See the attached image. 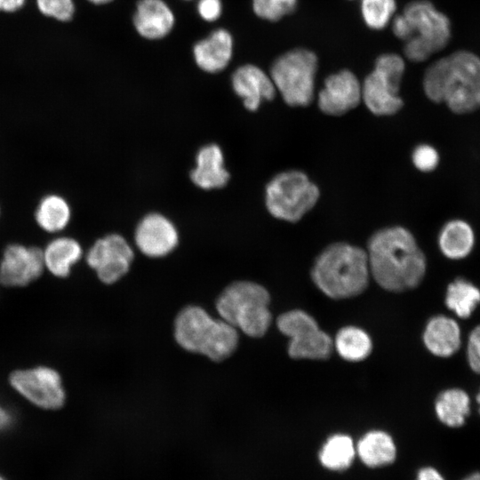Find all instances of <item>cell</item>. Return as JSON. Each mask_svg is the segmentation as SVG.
<instances>
[{
  "label": "cell",
  "mask_w": 480,
  "mask_h": 480,
  "mask_svg": "<svg viewBox=\"0 0 480 480\" xmlns=\"http://www.w3.org/2000/svg\"><path fill=\"white\" fill-rule=\"evenodd\" d=\"M366 252L370 274L388 291L412 289L425 276L426 257L405 228L379 229L370 237Z\"/></svg>",
  "instance_id": "6da1fadb"
},
{
  "label": "cell",
  "mask_w": 480,
  "mask_h": 480,
  "mask_svg": "<svg viewBox=\"0 0 480 480\" xmlns=\"http://www.w3.org/2000/svg\"><path fill=\"white\" fill-rule=\"evenodd\" d=\"M422 85L430 100L453 113L473 112L480 108V57L466 50L444 56L428 67Z\"/></svg>",
  "instance_id": "7a4b0ae2"
},
{
  "label": "cell",
  "mask_w": 480,
  "mask_h": 480,
  "mask_svg": "<svg viewBox=\"0 0 480 480\" xmlns=\"http://www.w3.org/2000/svg\"><path fill=\"white\" fill-rule=\"evenodd\" d=\"M392 31L404 41V53L413 62L425 61L443 50L452 36L449 18L428 0L407 4L393 19Z\"/></svg>",
  "instance_id": "3957f363"
},
{
  "label": "cell",
  "mask_w": 480,
  "mask_h": 480,
  "mask_svg": "<svg viewBox=\"0 0 480 480\" xmlns=\"http://www.w3.org/2000/svg\"><path fill=\"white\" fill-rule=\"evenodd\" d=\"M312 279L327 296L344 299L361 293L368 284L370 268L364 249L348 243H335L316 258Z\"/></svg>",
  "instance_id": "277c9868"
},
{
  "label": "cell",
  "mask_w": 480,
  "mask_h": 480,
  "mask_svg": "<svg viewBox=\"0 0 480 480\" xmlns=\"http://www.w3.org/2000/svg\"><path fill=\"white\" fill-rule=\"evenodd\" d=\"M174 338L185 350L214 362L229 357L238 345V331L223 319L213 318L199 306H187L174 321Z\"/></svg>",
  "instance_id": "5b68a950"
},
{
  "label": "cell",
  "mask_w": 480,
  "mask_h": 480,
  "mask_svg": "<svg viewBox=\"0 0 480 480\" xmlns=\"http://www.w3.org/2000/svg\"><path fill=\"white\" fill-rule=\"evenodd\" d=\"M269 300L268 291L260 284L236 281L220 292L215 308L220 317L237 331L258 338L266 333L271 322Z\"/></svg>",
  "instance_id": "8992f818"
},
{
  "label": "cell",
  "mask_w": 480,
  "mask_h": 480,
  "mask_svg": "<svg viewBox=\"0 0 480 480\" xmlns=\"http://www.w3.org/2000/svg\"><path fill=\"white\" fill-rule=\"evenodd\" d=\"M317 56L305 48L290 50L272 63L269 76L291 107H307L314 99Z\"/></svg>",
  "instance_id": "52a82bcc"
},
{
  "label": "cell",
  "mask_w": 480,
  "mask_h": 480,
  "mask_svg": "<svg viewBox=\"0 0 480 480\" xmlns=\"http://www.w3.org/2000/svg\"><path fill=\"white\" fill-rule=\"evenodd\" d=\"M318 187L299 170L282 172L265 188V204L276 219L297 222L317 203Z\"/></svg>",
  "instance_id": "ba28073f"
},
{
  "label": "cell",
  "mask_w": 480,
  "mask_h": 480,
  "mask_svg": "<svg viewBox=\"0 0 480 480\" xmlns=\"http://www.w3.org/2000/svg\"><path fill=\"white\" fill-rule=\"evenodd\" d=\"M404 70V59L396 53H384L376 59L373 70L362 84V100L369 111L376 116H391L402 108L399 90Z\"/></svg>",
  "instance_id": "9c48e42d"
},
{
  "label": "cell",
  "mask_w": 480,
  "mask_h": 480,
  "mask_svg": "<svg viewBox=\"0 0 480 480\" xmlns=\"http://www.w3.org/2000/svg\"><path fill=\"white\" fill-rule=\"evenodd\" d=\"M281 332L290 338L289 356L295 359H325L332 349V340L316 320L301 310H292L277 319Z\"/></svg>",
  "instance_id": "30bf717a"
},
{
  "label": "cell",
  "mask_w": 480,
  "mask_h": 480,
  "mask_svg": "<svg viewBox=\"0 0 480 480\" xmlns=\"http://www.w3.org/2000/svg\"><path fill=\"white\" fill-rule=\"evenodd\" d=\"M12 388L33 404L47 409L60 408L65 402V391L60 374L55 370L38 366L18 370L10 376Z\"/></svg>",
  "instance_id": "8fae6325"
},
{
  "label": "cell",
  "mask_w": 480,
  "mask_h": 480,
  "mask_svg": "<svg viewBox=\"0 0 480 480\" xmlns=\"http://www.w3.org/2000/svg\"><path fill=\"white\" fill-rule=\"evenodd\" d=\"M134 258L132 248L118 234L107 235L94 242L86 254V262L98 278L112 284L127 274Z\"/></svg>",
  "instance_id": "7c38bea8"
},
{
  "label": "cell",
  "mask_w": 480,
  "mask_h": 480,
  "mask_svg": "<svg viewBox=\"0 0 480 480\" xmlns=\"http://www.w3.org/2000/svg\"><path fill=\"white\" fill-rule=\"evenodd\" d=\"M44 269L41 248L11 244L0 261V281L6 286H24L37 279Z\"/></svg>",
  "instance_id": "4fadbf2b"
},
{
  "label": "cell",
  "mask_w": 480,
  "mask_h": 480,
  "mask_svg": "<svg viewBox=\"0 0 480 480\" xmlns=\"http://www.w3.org/2000/svg\"><path fill=\"white\" fill-rule=\"evenodd\" d=\"M362 100V84L348 69L328 76L317 96L319 109L329 116H341Z\"/></svg>",
  "instance_id": "5bb4252c"
},
{
  "label": "cell",
  "mask_w": 480,
  "mask_h": 480,
  "mask_svg": "<svg viewBox=\"0 0 480 480\" xmlns=\"http://www.w3.org/2000/svg\"><path fill=\"white\" fill-rule=\"evenodd\" d=\"M134 241L138 249L150 258H160L172 252L179 243L174 224L165 216L153 212L138 223Z\"/></svg>",
  "instance_id": "9a60e30c"
},
{
  "label": "cell",
  "mask_w": 480,
  "mask_h": 480,
  "mask_svg": "<svg viewBox=\"0 0 480 480\" xmlns=\"http://www.w3.org/2000/svg\"><path fill=\"white\" fill-rule=\"evenodd\" d=\"M231 82L234 92L250 111H256L262 102L272 100L276 92L270 76L252 64L239 67L233 73Z\"/></svg>",
  "instance_id": "2e32d148"
},
{
  "label": "cell",
  "mask_w": 480,
  "mask_h": 480,
  "mask_svg": "<svg viewBox=\"0 0 480 480\" xmlns=\"http://www.w3.org/2000/svg\"><path fill=\"white\" fill-rule=\"evenodd\" d=\"M423 342L434 356L450 357L461 347V330L452 317L437 315L428 320L423 332Z\"/></svg>",
  "instance_id": "e0dca14e"
},
{
  "label": "cell",
  "mask_w": 480,
  "mask_h": 480,
  "mask_svg": "<svg viewBox=\"0 0 480 480\" xmlns=\"http://www.w3.org/2000/svg\"><path fill=\"white\" fill-rule=\"evenodd\" d=\"M133 24L137 32L147 39H160L167 36L174 24V15L163 0H140Z\"/></svg>",
  "instance_id": "ac0fdd59"
},
{
  "label": "cell",
  "mask_w": 480,
  "mask_h": 480,
  "mask_svg": "<svg viewBox=\"0 0 480 480\" xmlns=\"http://www.w3.org/2000/svg\"><path fill=\"white\" fill-rule=\"evenodd\" d=\"M190 178L196 186L205 190L220 188L228 183L229 173L224 167V156L218 145L208 144L198 150Z\"/></svg>",
  "instance_id": "d6986e66"
},
{
  "label": "cell",
  "mask_w": 480,
  "mask_h": 480,
  "mask_svg": "<svg viewBox=\"0 0 480 480\" xmlns=\"http://www.w3.org/2000/svg\"><path fill=\"white\" fill-rule=\"evenodd\" d=\"M196 65L204 71L216 73L223 70L229 63L233 52V39L228 31L219 28L207 38L194 46Z\"/></svg>",
  "instance_id": "ffe728a7"
},
{
  "label": "cell",
  "mask_w": 480,
  "mask_h": 480,
  "mask_svg": "<svg viewBox=\"0 0 480 480\" xmlns=\"http://www.w3.org/2000/svg\"><path fill=\"white\" fill-rule=\"evenodd\" d=\"M476 236L468 222L460 219L447 221L437 237L442 254L452 260L467 258L475 247Z\"/></svg>",
  "instance_id": "44dd1931"
},
{
  "label": "cell",
  "mask_w": 480,
  "mask_h": 480,
  "mask_svg": "<svg viewBox=\"0 0 480 480\" xmlns=\"http://www.w3.org/2000/svg\"><path fill=\"white\" fill-rule=\"evenodd\" d=\"M83 256V249L77 240L70 236H56L43 250L44 268L53 276L67 277Z\"/></svg>",
  "instance_id": "7402d4cb"
},
{
  "label": "cell",
  "mask_w": 480,
  "mask_h": 480,
  "mask_svg": "<svg viewBox=\"0 0 480 480\" xmlns=\"http://www.w3.org/2000/svg\"><path fill=\"white\" fill-rule=\"evenodd\" d=\"M356 455L368 468H375L393 463L396 446L390 435L381 430L364 434L356 445Z\"/></svg>",
  "instance_id": "603a6c76"
},
{
  "label": "cell",
  "mask_w": 480,
  "mask_h": 480,
  "mask_svg": "<svg viewBox=\"0 0 480 480\" xmlns=\"http://www.w3.org/2000/svg\"><path fill=\"white\" fill-rule=\"evenodd\" d=\"M71 216V206L67 199L55 193L44 196L34 212L38 228L49 234L63 231L68 226Z\"/></svg>",
  "instance_id": "cb8c5ba5"
},
{
  "label": "cell",
  "mask_w": 480,
  "mask_h": 480,
  "mask_svg": "<svg viewBox=\"0 0 480 480\" xmlns=\"http://www.w3.org/2000/svg\"><path fill=\"white\" fill-rule=\"evenodd\" d=\"M435 412L439 421L446 427L460 428L470 414L471 398L463 388H447L437 396Z\"/></svg>",
  "instance_id": "d4e9b609"
},
{
  "label": "cell",
  "mask_w": 480,
  "mask_h": 480,
  "mask_svg": "<svg viewBox=\"0 0 480 480\" xmlns=\"http://www.w3.org/2000/svg\"><path fill=\"white\" fill-rule=\"evenodd\" d=\"M444 303L457 317L468 319L480 305V289L464 277L455 278L447 285Z\"/></svg>",
  "instance_id": "484cf974"
},
{
  "label": "cell",
  "mask_w": 480,
  "mask_h": 480,
  "mask_svg": "<svg viewBox=\"0 0 480 480\" xmlns=\"http://www.w3.org/2000/svg\"><path fill=\"white\" fill-rule=\"evenodd\" d=\"M356 455V445L352 438L345 434H335L322 445L318 459L324 468L343 471L351 466Z\"/></svg>",
  "instance_id": "4316f807"
},
{
  "label": "cell",
  "mask_w": 480,
  "mask_h": 480,
  "mask_svg": "<svg viewBox=\"0 0 480 480\" xmlns=\"http://www.w3.org/2000/svg\"><path fill=\"white\" fill-rule=\"evenodd\" d=\"M335 348L341 357L348 361L357 362L369 356L372 341L368 334L360 328L348 326L337 333Z\"/></svg>",
  "instance_id": "83f0119b"
},
{
  "label": "cell",
  "mask_w": 480,
  "mask_h": 480,
  "mask_svg": "<svg viewBox=\"0 0 480 480\" xmlns=\"http://www.w3.org/2000/svg\"><path fill=\"white\" fill-rule=\"evenodd\" d=\"M361 14L366 26L380 30L390 22L396 9V0H361Z\"/></svg>",
  "instance_id": "f1b7e54d"
},
{
  "label": "cell",
  "mask_w": 480,
  "mask_h": 480,
  "mask_svg": "<svg viewBox=\"0 0 480 480\" xmlns=\"http://www.w3.org/2000/svg\"><path fill=\"white\" fill-rule=\"evenodd\" d=\"M298 0H252L255 14L269 21H277L295 11Z\"/></svg>",
  "instance_id": "f546056e"
},
{
  "label": "cell",
  "mask_w": 480,
  "mask_h": 480,
  "mask_svg": "<svg viewBox=\"0 0 480 480\" xmlns=\"http://www.w3.org/2000/svg\"><path fill=\"white\" fill-rule=\"evenodd\" d=\"M40 12L60 21H68L72 19L75 5L73 0H36Z\"/></svg>",
  "instance_id": "4dcf8cb0"
},
{
  "label": "cell",
  "mask_w": 480,
  "mask_h": 480,
  "mask_svg": "<svg viewBox=\"0 0 480 480\" xmlns=\"http://www.w3.org/2000/svg\"><path fill=\"white\" fill-rule=\"evenodd\" d=\"M412 160L419 171L432 172L439 164V154L431 145L420 144L413 149Z\"/></svg>",
  "instance_id": "1f68e13d"
},
{
  "label": "cell",
  "mask_w": 480,
  "mask_h": 480,
  "mask_svg": "<svg viewBox=\"0 0 480 480\" xmlns=\"http://www.w3.org/2000/svg\"><path fill=\"white\" fill-rule=\"evenodd\" d=\"M466 359L471 371L480 375V324L476 325L468 336Z\"/></svg>",
  "instance_id": "d6a6232c"
},
{
  "label": "cell",
  "mask_w": 480,
  "mask_h": 480,
  "mask_svg": "<svg viewBox=\"0 0 480 480\" xmlns=\"http://www.w3.org/2000/svg\"><path fill=\"white\" fill-rule=\"evenodd\" d=\"M199 15L206 21H214L221 14L220 0H199L197 4Z\"/></svg>",
  "instance_id": "836d02e7"
},
{
  "label": "cell",
  "mask_w": 480,
  "mask_h": 480,
  "mask_svg": "<svg viewBox=\"0 0 480 480\" xmlns=\"http://www.w3.org/2000/svg\"><path fill=\"white\" fill-rule=\"evenodd\" d=\"M416 480H445L442 474L433 467H423L418 470Z\"/></svg>",
  "instance_id": "e575fe53"
},
{
  "label": "cell",
  "mask_w": 480,
  "mask_h": 480,
  "mask_svg": "<svg viewBox=\"0 0 480 480\" xmlns=\"http://www.w3.org/2000/svg\"><path fill=\"white\" fill-rule=\"evenodd\" d=\"M26 0H0V11L12 12L20 9Z\"/></svg>",
  "instance_id": "d590c367"
},
{
  "label": "cell",
  "mask_w": 480,
  "mask_h": 480,
  "mask_svg": "<svg viewBox=\"0 0 480 480\" xmlns=\"http://www.w3.org/2000/svg\"><path fill=\"white\" fill-rule=\"evenodd\" d=\"M12 421L11 413L3 406L0 405V431L10 427Z\"/></svg>",
  "instance_id": "8d00e7d4"
},
{
  "label": "cell",
  "mask_w": 480,
  "mask_h": 480,
  "mask_svg": "<svg viewBox=\"0 0 480 480\" xmlns=\"http://www.w3.org/2000/svg\"><path fill=\"white\" fill-rule=\"evenodd\" d=\"M461 480H480V470L468 474Z\"/></svg>",
  "instance_id": "74e56055"
},
{
  "label": "cell",
  "mask_w": 480,
  "mask_h": 480,
  "mask_svg": "<svg viewBox=\"0 0 480 480\" xmlns=\"http://www.w3.org/2000/svg\"><path fill=\"white\" fill-rule=\"evenodd\" d=\"M93 4H107L112 0H88Z\"/></svg>",
  "instance_id": "f35d334b"
},
{
  "label": "cell",
  "mask_w": 480,
  "mask_h": 480,
  "mask_svg": "<svg viewBox=\"0 0 480 480\" xmlns=\"http://www.w3.org/2000/svg\"><path fill=\"white\" fill-rule=\"evenodd\" d=\"M476 403L478 404V412H479V414H480V389L477 392V395L476 396Z\"/></svg>",
  "instance_id": "ab89813d"
},
{
  "label": "cell",
  "mask_w": 480,
  "mask_h": 480,
  "mask_svg": "<svg viewBox=\"0 0 480 480\" xmlns=\"http://www.w3.org/2000/svg\"><path fill=\"white\" fill-rule=\"evenodd\" d=\"M0 480H5V479L0 476Z\"/></svg>",
  "instance_id": "60d3db41"
}]
</instances>
